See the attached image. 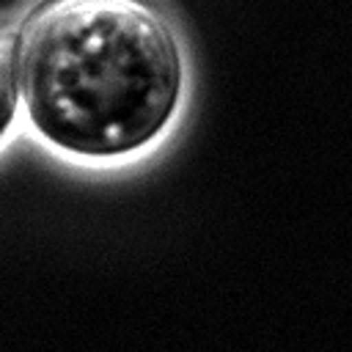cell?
<instances>
[{"label": "cell", "mask_w": 352, "mask_h": 352, "mask_svg": "<svg viewBox=\"0 0 352 352\" xmlns=\"http://www.w3.org/2000/svg\"><path fill=\"white\" fill-rule=\"evenodd\" d=\"M19 99V50L16 41L0 30V140L14 126Z\"/></svg>", "instance_id": "obj_2"}, {"label": "cell", "mask_w": 352, "mask_h": 352, "mask_svg": "<svg viewBox=\"0 0 352 352\" xmlns=\"http://www.w3.org/2000/svg\"><path fill=\"white\" fill-rule=\"evenodd\" d=\"M16 50L25 116L69 157H132L179 113V36L148 0H44Z\"/></svg>", "instance_id": "obj_1"}]
</instances>
